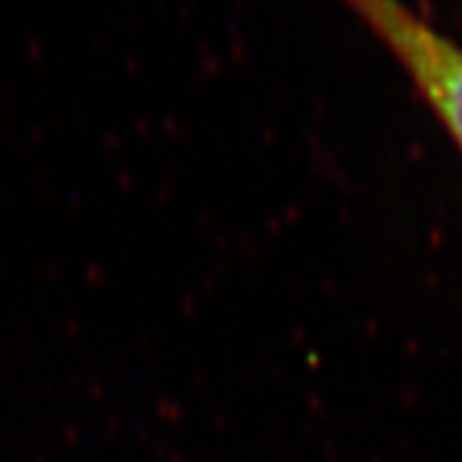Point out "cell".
Returning a JSON list of instances; mask_svg holds the SVG:
<instances>
[{
	"label": "cell",
	"instance_id": "2",
	"mask_svg": "<svg viewBox=\"0 0 462 462\" xmlns=\"http://www.w3.org/2000/svg\"><path fill=\"white\" fill-rule=\"evenodd\" d=\"M421 5H424V8H430V0H421Z\"/></svg>",
	"mask_w": 462,
	"mask_h": 462
},
{
	"label": "cell",
	"instance_id": "1",
	"mask_svg": "<svg viewBox=\"0 0 462 462\" xmlns=\"http://www.w3.org/2000/svg\"><path fill=\"white\" fill-rule=\"evenodd\" d=\"M393 54L462 154V39L403 0H346Z\"/></svg>",
	"mask_w": 462,
	"mask_h": 462
}]
</instances>
